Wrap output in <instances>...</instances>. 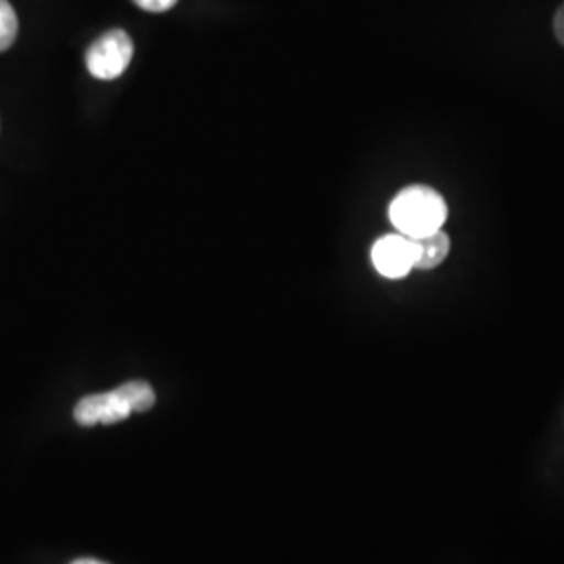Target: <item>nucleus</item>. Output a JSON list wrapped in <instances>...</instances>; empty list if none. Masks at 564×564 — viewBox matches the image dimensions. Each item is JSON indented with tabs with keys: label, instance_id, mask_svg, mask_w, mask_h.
Listing matches in <instances>:
<instances>
[{
	"label": "nucleus",
	"instance_id": "4",
	"mask_svg": "<svg viewBox=\"0 0 564 564\" xmlns=\"http://www.w3.org/2000/svg\"><path fill=\"white\" fill-rule=\"evenodd\" d=\"M132 414L130 403L121 395L120 387L109 391V393H97V395H86L74 408V419L82 426H93V424H116L126 421Z\"/></svg>",
	"mask_w": 564,
	"mask_h": 564
},
{
	"label": "nucleus",
	"instance_id": "9",
	"mask_svg": "<svg viewBox=\"0 0 564 564\" xmlns=\"http://www.w3.org/2000/svg\"><path fill=\"white\" fill-rule=\"evenodd\" d=\"M554 34L556 39L564 46V4L556 11V18H554Z\"/></svg>",
	"mask_w": 564,
	"mask_h": 564
},
{
	"label": "nucleus",
	"instance_id": "5",
	"mask_svg": "<svg viewBox=\"0 0 564 564\" xmlns=\"http://www.w3.org/2000/svg\"><path fill=\"white\" fill-rule=\"evenodd\" d=\"M416 249H419V260H416V270H431L437 268L444 262L449 253V237L444 230L431 232L421 239H414Z\"/></svg>",
	"mask_w": 564,
	"mask_h": 564
},
{
	"label": "nucleus",
	"instance_id": "10",
	"mask_svg": "<svg viewBox=\"0 0 564 564\" xmlns=\"http://www.w3.org/2000/svg\"><path fill=\"white\" fill-rule=\"evenodd\" d=\"M72 564H107L101 561H95V558H80V561H74Z\"/></svg>",
	"mask_w": 564,
	"mask_h": 564
},
{
	"label": "nucleus",
	"instance_id": "7",
	"mask_svg": "<svg viewBox=\"0 0 564 564\" xmlns=\"http://www.w3.org/2000/svg\"><path fill=\"white\" fill-rule=\"evenodd\" d=\"M18 15L9 0H0V53L7 51L18 39Z\"/></svg>",
	"mask_w": 564,
	"mask_h": 564
},
{
	"label": "nucleus",
	"instance_id": "2",
	"mask_svg": "<svg viewBox=\"0 0 564 564\" xmlns=\"http://www.w3.org/2000/svg\"><path fill=\"white\" fill-rule=\"evenodd\" d=\"M134 55L132 39L123 30H109L86 51V67L97 80H116Z\"/></svg>",
	"mask_w": 564,
	"mask_h": 564
},
{
	"label": "nucleus",
	"instance_id": "6",
	"mask_svg": "<svg viewBox=\"0 0 564 564\" xmlns=\"http://www.w3.org/2000/svg\"><path fill=\"white\" fill-rule=\"evenodd\" d=\"M121 395L126 398V402L130 403L132 412H147L155 405V391L153 387L144 381H130V383L121 384Z\"/></svg>",
	"mask_w": 564,
	"mask_h": 564
},
{
	"label": "nucleus",
	"instance_id": "8",
	"mask_svg": "<svg viewBox=\"0 0 564 564\" xmlns=\"http://www.w3.org/2000/svg\"><path fill=\"white\" fill-rule=\"evenodd\" d=\"M178 0H134V4H139L144 11H151V13H163V11H170Z\"/></svg>",
	"mask_w": 564,
	"mask_h": 564
},
{
	"label": "nucleus",
	"instance_id": "3",
	"mask_svg": "<svg viewBox=\"0 0 564 564\" xmlns=\"http://www.w3.org/2000/svg\"><path fill=\"white\" fill-rule=\"evenodd\" d=\"M419 260L416 242L403 235H387L372 247V263L384 279H403L408 276Z\"/></svg>",
	"mask_w": 564,
	"mask_h": 564
},
{
	"label": "nucleus",
	"instance_id": "1",
	"mask_svg": "<svg viewBox=\"0 0 564 564\" xmlns=\"http://www.w3.org/2000/svg\"><path fill=\"white\" fill-rule=\"evenodd\" d=\"M389 218L403 237L421 239L431 232L442 230L447 220V205L435 188L414 184L403 188L391 202Z\"/></svg>",
	"mask_w": 564,
	"mask_h": 564
}]
</instances>
